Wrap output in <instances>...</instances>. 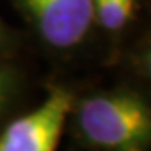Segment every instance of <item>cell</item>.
I'll use <instances>...</instances> for the list:
<instances>
[{
	"label": "cell",
	"instance_id": "5b68a950",
	"mask_svg": "<svg viewBox=\"0 0 151 151\" xmlns=\"http://www.w3.org/2000/svg\"><path fill=\"white\" fill-rule=\"evenodd\" d=\"M24 91V76L20 69L0 60V123L9 116Z\"/></svg>",
	"mask_w": 151,
	"mask_h": 151
},
{
	"label": "cell",
	"instance_id": "6da1fadb",
	"mask_svg": "<svg viewBox=\"0 0 151 151\" xmlns=\"http://www.w3.org/2000/svg\"><path fill=\"white\" fill-rule=\"evenodd\" d=\"M74 138L94 151H150L151 108L145 94L114 87L74 99Z\"/></svg>",
	"mask_w": 151,
	"mask_h": 151
},
{
	"label": "cell",
	"instance_id": "8992f818",
	"mask_svg": "<svg viewBox=\"0 0 151 151\" xmlns=\"http://www.w3.org/2000/svg\"><path fill=\"white\" fill-rule=\"evenodd\" d=\"M17 45H19L17 34L14 32L5 22L2 20V17H0V55L12 52Z\"/></svg>",
	"mask_w": 151,
	"mask_h": 151
},
{
	"label": "cell",
	"instance_id": "7a4b0ae2",
	"mask_svg": "<svg viewBox=\"0 0 151 151\" xmlns=\"http://www.w3.org/2000/svg\"><path fill=\"white\" fill-rule=\"evenodd\" d=\"M40 42L55 52H69L86 42L94 29L92 0H14Z\"/></svg>",
	"mask_w": 151,
	"mask_h": 151
},
{
	"label": "cell",
	"instance_id": "277c9868",
	"mask_svg": "<svg viewBox=\"0 0 151 151\" xmlns=\"http://www.w3.org/2000/svg\"><path fill=\"white\" fill-rule=\"evenodd\" d=\"M138 0H101L94 4V24L118 34L133 20Z\"/></svg>",
	"mask_w": 151,
	"mask_h": 151
},
{
	"label": "cell",
	"instance_id": "3957f363",
	"mask_svg": "<svg viewBox=\"0 0 151 151\" xmlns=\"http://www.w3.org/2000/svg\"><path fill=\"white\" fill-rule=\"evenodd\" d=\"M74 99L76 94L67 87H50L37 108L4 128L0 151H55Z\"/></svg>",
	"mask_w": 151,
	"mask_h": 151
},
{
	"label": "cell",
	"instance_id": "52a82bcc",
	"mask_svg": "<svg viewBox=\"0 0 151 151\" xmlns=\"http://www.w3.org/2000/svg\"><path fill=\"white\" fill-rule=\"evenodd\" d=\"M92 2H94V4H96V2H101V0H92Z\"/></svg>",
	"mask_w": 151,
	"mask_h": 151
}]
</instances>
